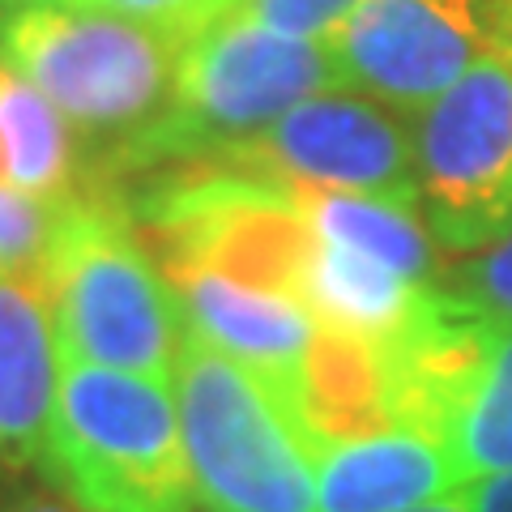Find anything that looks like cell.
Here are the masks:
<instances>
[{
	"mask_svg": "<svg viewBox=\"0 0 512 512\" xmlns=\"http://www.w3.org/2000/svg\"><path fill=\"white\" fill-rule=\"evenodd\" d=\"M448 291L470 299L474 308H483L495 320H512V231L495 244L466 252L461 261L448 269L444 278Z\"/></svg>",
	"mask_w": 512,
	"mask_h": 512,
	"instance_id": "20",
	"label": "cell"
},
{
	"mask_svg": "<svg viewBox=\"0 0 512 512\" xmlns=\"http://www.w3.org/2000/svg\"><path fill=\"white\" fill-rule=\"evenodd\" d=\"M350 90L329 39H299L227 13L180 47L171 103L111 171L210 167L312 94Z\"/></svg>",
	"mask_w": 512,
	"mask_h": 512,
	"instance_id": "2",
	"label": "cell"
},
{
	"mask_svg": "<svg viewBox=\"0 0 512 512\" xmlns=\"http://www.w3.org/2000/svg\"><path fill=\"white\" fill-rule=\"evenodd\" d=\"M35 5H94V0H0V13H9V9H35Z\"/></svg>",
	"mask_w": 512,
	"mask_h": 512,
	"instance_id": "25",
	"label": "cell"
},
{
	"mask_svg": "<svg viewBox=\"0 0 512 512\" xmlns=\"http://www.w3.org/2000/svg\"><path fill=\"white\" fill-rule=\"evenodd\" d=\"M171 389L201 512H316V453L265 380L188 333Z\"/></svg>",
	"mask_w": 512,
	"mask_h": 512,
	"instance_id": "5",
	"label": "cell"
},
{
	"mask_svg": "<svg viewBox=\"0 0 512 512\" xmlns=\"http://www.w3.org/2000/svg\"><path fill=\"white\" fill-rule=\"evenodd\" d=\"M0 512H73V508L47 491H5L0 495Z\"/></svg>",
	"mask_w": 512,
	"mask_h": 512,
	"instance_id": "24",
	"label": "cell"
},
{
	"mask_svg": "<svg viewBox=\"0 0 512 512\" xmlns=\"http://www.w3.org/2000/svg\"><path fill=\"white\" fill-rule=\"evenodd\" d=\"M210 167L248 171L295 192H359L419 205L414 137L397 111L355 90H329L235 141Z\"/></svg>",
	"mask_w": 512,
	"mask_h": 512,
	"instance_id": "8",
	"label": "cell"
},
{
	"mask_svg": "<svg viewBox=\"0 0 512 512\" xmlns=\"http://www.w3.org/2000/svg\"><path fill=\"white\" fill-rule=\"evenodd\" d=\"M39 278L52 303L60 359L116 367L158 384L175 380L188 320L124 201L69 192L56 205Z\"/></svg>",
	"mask_w": 512,
	"mask_h": 512,
	"instance_id": "1",
	"label": "cell"
},
{
	"mask_svg": "<svg viewBox=\"0 0 512 512\" xmlns=\"http://www.w3.org/2000/svg\"><path fill=\"white\" fill-rule=\"evenodd\" d=\"M299 201L316 239L350 244L414 282H436V239L419 205L359 192H299Z\"/></svg>",
	"mask_w": 512,
	"mask_h": 512,
	"instance_id": "17",
	"label": "cell"
},
{
	"mask_svg": "<svg viewBox=\"0 0 512 512\" xmlns=\"http://www.w3.org/2000/svg\"><path fill=\"white\" fill-rule=\"evenodd\" d=\"M355 5L359 0H239L235 13L269 30H282V35L329 39L355 13Z\"/></svg>",
	"mask_w": 512,
	"mask_h": 512,
	"instance_id": "22",
	"label": "cell"
},
{
	"mask_svg": "<svg viewBox=\"0 0 512 512\" xmlns=\"http://www.w3.org/2000/svg\"><path fill=\"white\" fill-rule=\"evenodd\" d=\"M491 329L495 316L474 308L470 299L448 291L444 282L427 286L414 316L380 346L389 367L393 427L423 431L444 444L483 376Z\"/></svg>",
	"mask_w": 512,
	"mask_h": 512,
	"instance_id": "10",
	"label": "cell"
},
{
	"mask_svg": "<svg viewBox=\"0 0 512 512\" xmlns=\"http://www.w3.org/2000/svg\"><path fill=\"white\" fill-rule=\"evenodd\" d=\"M500 43L512 56V0H500Z\"/></svg>",
	"mask_w": 512,
	"mask_h": 512,
	"instance_id": "27",
	"label": "cell"
},
{
	"mask_svg": "<svg viewBox=\"0 0 512 512\" xmlns=\"http://www.w3.org/2000/svg\"><path fill=\"white\" fill-rule=\"evenodd\" d=\"M60 201H39L26 192L0 188V274H26L43 265Z\"/></svg>",
	"mask_w": 512,
	"mask_h": 512,
	"instance_id": "19",
	"label": "cell"
},
{
	"mask_svg": "<svg viewBox=\"0 0 512 512\" xmlns=\"http://www.w3.org/2000/svg\"><path fill=\"white\" fill-rule=\"evenodd\" d=\"M427 286L436 282H414L350 244L316 239L312 261L303 269L299 303L316 316L320 329L384 346L414 316Z\"/></svg>",
	"mask_w": 512,
	"mask_h": 512,
	"instance_id": "15",
	"label": "cell"
},
{
	"mask_svg": "<svg viewBox=\"0 0 512 512\" xmlns=\"http://www.w3.org/2000/svg\"><path fill=\"white\" fill-rule=\"evenodd\" d=\"M461 483L448 444L410 427L372 431L316 453V512H410Z\"/></svg>",
	"mask_w": 512,
	"mask_h": 512,
	"instance_id": "13",
	"label": "cell"
},
{
	"mask_svg": "<svg viewBox=\"0 0 512 512\" xmlns=\"http://www.w3.org/2000/svg\"><path fill=\"white\" fill-rule=\"evenodd\" d=\"M470 512H512V470L504 474H487L474 478V483L453 491Z\"/></svg>",
	"mask_w": 512,
	"mask_h": 512,
	"instance_id": "23",
	"label": "cell"
},
{
	"mask_svg": "<svg viewBox=\"0 0 512 512\" xmlns=\"http://www.w3.org/2000/svg\"><path fill=\"white\" fill-rule=\"evenodd\" d=\"M124 210L167 278L205 269L299 299L316 231L295 188L231 167H184Z\"/></svg>",
	"mask_w": 512,
	"mask_h": 512,
	"instance_id": "6",
	"label": "cell"
},
{
	"mask_svg": "<svg viewBox=\"0 0 512 512\" xmlns=\"http://www.w3.org/2000/svg\"><path fill=\"white\" fill-rule=\"evenodd\" d=\"M171 286L180 295L188 333H197L227 359L244 363L256 380H265V389L286 410L299 363L320 329L316 316L295 295L256 291V286L205 274V269L171 274Z\"/></svg>",
	"mask_w": 512,
	"mask_h": 512,
	"instance_id": "11",
	"label": "cell"
},
{
	"mask_svg": "<svg viewBox=\"0 0 512 512\" xmlns=\"http://www.w3.org/2000/svg\"><path fill=\"white\" fill-rule=\"evenodd\" d=\"M329 47L355 94L419 116L500 47V0H359Z\"/></svg>",
	"mask_w": 512,
	"mask_h": 512,
	"instance_id": "9",
	"label": "cell"
},
{
	"mask_svg": "<svg viewBox=\"0 0 512 512\" xmlns=\"http://www.w3.org/2000/svg\"><path fill=\"white\" fill-rule=\"evenodd\" d=\"M286 414L312 444V453L355 436H372V431H389L393 419L384 350L346 333L316 329L291 384Z\"/></svg>",
	"mask_w": 512,
	"mask_h": 512,
	"instance_id": "14",
	"label": "cell"
},
{
	"mask_svg": "<svg viewBox=\"0 0 512 512\" xmlns=\"http://www.w3.org/2000/svg\"><path fill=\"white\" fill-rule=\"evenodd\" d=\"M60 384V342L39 269L0 274V474L43 461Z\"/></svg>",
	"mask_w": 512,
	"mask_h": 512,
	"instance_id": "12",
	"label": "cell"
},
{
	"mask_svg": "<svg viewBox=\"0 0 512 512\" xmlns=\"http://www.w3.org/2000/svg\"><path fill=\"white\" fill-rule=\"evenodd\" d=\"M444 444L461 470V483L512 470V320H495L483 376Z\"/></svg>",
	"mask_w": 512,
	"mask_h": 512,
	"instance_id": "18",
	"label": "cell"
},
{
	"mask_svg": "<svg viewBox=\"0 0 512 512\" xmlns=\"http://www.w3.org/2000/svg\"><path fill=\"white\" fill-rule=\"evenodd\" d=\"M77 175V137L43 94L0 60V188L64 201Z\"/></svg>",
	"mask_w": 512,
	"mask_h": 512,
	"instance_id": "16",
	"label": "cell"
},
{
	"mask_svg": "<svg viewBox=\"0 0 512 512\" xmlns=\"http://www.w3.org/2000/svg\"><path fill=\"white\" fill-rule=\"evenodd\" d=\"M180 47L103 5H35L0 13V60L22 73L107 167L171 103Z\"/></svg>",
	"mask_w": 512,
	"mask_h": 512,
	"instance_id": "4",
	"label": "cell"
},
{
	"mask_svg": "<svg viewBox=\"0 0 512 512\" xmlns=\"http://www.w3.org/2000/svg\"><path fill=\"white\" fill-rule=\"evenodd\" d=\"M39 470L73 512H197L175 389L116 367L60 359Z\"/></svg>",
	"mask_w": 512,
	"mask_h": 512,
	"instance_id": "3",
	"label": "cell"
},
{
	"mask_svg": "<svg viewBox=\"0 0 512 512\" xmlns=\"http://www.w3.org/2000/svg\"><path fill=\"white\" fill-rule=\"evenodd\" d=\"M419 214L440 248L466 256L512 231V56L491 52L414 116Z\"/></svg>",
	"mask_w": 512,
	"mask_h": 512,
	"instance_id": "7",
	"label": "cell"
},
{
	"mask_svg": "<svg viewBox=\"0 0 512 512\" xmlns=\"http://www.w3.org/2000/svg\"><path fill=\"white\" fill-rule=\"evenodd\" d=\"M94 5L120 13L128 22L150 26L175 43H188L192 35H201L205 26H214L218 18L235 13L239 0H94Z\"/></svg>",
	"mask_w": 512,
	"mask_h": 512,
	"instance_id": "21",
	"label": "cell"
},
{
	"mask_svg": "<svg viewBox=\"0 0 512 512\" xmlns=\"http://www.w3.org/2000/svg\"><path fill=\"white\" fill-rule=\"evenodd\" d=\"M410 512H470L466 504L457 500V495H444V500H431V504H419V508H410Z\"/></svg>",
	"mask_w": 512,
	"mask_h": 512,
	"instance_id": "26",
	"label": "cell"
}]
</instances>
